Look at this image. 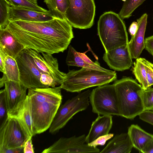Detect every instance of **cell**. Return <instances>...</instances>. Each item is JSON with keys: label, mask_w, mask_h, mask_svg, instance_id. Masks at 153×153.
Masks as SVG:
<instances>
[{"label": "cell", "mask_w": 153, "mask_h": 153, "mask_svg": "<svg viewBox=\"0 0 153 153\" xmlns=\"http://www.w3.org/2000/svg\"><path fill=\"white\" fill-rule=\"evenodd\" d=\"M19 72L20 82L27 89L45 88L40 81L43 73L34 61L26 48L16 58Z\"/></svg>", "instance_id": "10"}, {"label": "cell", "mask_w": 153, "mask_h": 153, "mask_svg": "<svg viewBox=\"0 0 153 153\" xmlns=\"http://www.w3.org/2000/svg\"><path fill=\"white\" fill-rule=\"evenodd\" d=\"M7 56L1 50H0V71L3 73L4 72L5 60Z\"/></svg>", "instance_id": "36"}, {"label": "cell", "mask_w": 153, "mask_h": 153, "mask_svg": "<svg viewBox=\"0 0 153 153\" xmlns=\"http://www.w3.org/2000/svg\"><path fill=\"white\" fill-rule=\"evenodd\" d=\"M138 28V23L137 22H133L130 25L128 28V32L130 34L133 36L136 33Z\"/></svg>", "instance_id": "37"}, {"label": "cell", "mask_w": 153, "mask_h": 153, "mask_svg": "<svg viewBox=\"0 0 153 153\" xmlns=\"http://www.w3.org/2000/svg\"><path fill=\"white\" fill-rule=\"evenodd\" d=\"M152 51H153V50Z\"/></svg>", "instance_id": "42"}, {"label": "cell", "mask_w": 153, "mask_h": 153, "mask_svg": "<svg viewBox=\"0 0 153 153\" xmlns=\"http://www.w3.org/2000/svg\"><path fill=\"white\" fill-rule=\"evenodd\" d=\"M112 118L111 115L101 116L98 115L92 123L89 132L86 136V143L88 144L99 137L109 134L112 126Z\"/></svg>", "instance_id": "19"}, {"label": "cell", "mask_w": 153, "mask_h": 153, "mask_svg": "<svg viewBox=\"0 0 153 153\" xmlns=\"http://www.w3.org/2000/svg\"><path fill=\"white\" fill-rule=\"evenodd\" d=\"M31 139L32 137L30 138L25 143L23 147V153L34 152Z\"/></svg>", "instance_id": "34"}, {"label": "cell", "mask_w": 153, "mask_h": 153, "mask_svg": "<svg viewBox=\"0 0 153 153\" xmlns=\"http://www.w3.org/2000/svg\"><path fill=\"white\" fill-rule=\"evenodd\" d=\"M25 48L42 72L51 76L57 85H61L66 77V74L59 70L57 59L51 54L42 53V55L35 50Z\"/></svg>", "instance_id": "13"}, {"label": "cell", "mask_w": 153, "mask_h": 153, "mask_svg": "<svg viewBox=\"0 0 153 153\" xmlns=\"http://www.w3.org/2000/svg\"><path fill=\"white\" fill-rule=\"evenodd\" d=\"M25 48L7 29H0V50L14 59Z\"/></svg>", "instance_id": "17"}, {"label": "cell", "mask_w": 153, "mask_h": 153, "mask_svg": "<svg viewBox=\"0 0 153 153\" xmlns=\"http://www.w3.org/2000/svg\"><path fill=\"white\" fill-rule=\"evenodd\" d=\"M23 147H22L15 149H4L0 150V153H23Z\"/></svg>", "instance_id": "38"}, {"label": "cell", "mask_w": 153, "mask_h": 153, "mask_svg": "<svg viewBox=\"0 0 153 153\" xmlns=\"http://www.w3.org/2000/svg\"><path fill=\"white\" fill-rule=\"evenodd\" d=\"M66 62L67 64L69 66H76L106 71H111L101 67L97 61L93 62L85 53L78 52L71 45H70L68 47Z\"/></svg>", "instance_id": "18"}, {"label": "cell", "mask_w": 153, "mask_h": 153, "mask_svg": "<svg viewBox=\"0 0 153 153\" xmlns=\"http://www.w3.org/2000/svg\"><path fill=\"white\" fill-rule=\"evenodd\" d=\"M103 59L110 68L117 71L128 69L133 64L128 44L105 51Z\"/></svg>", "instance_id": "14"}, {"label": "cell", "mask_w": 153, "mask_h": 153, "mask_svg": "<svg viewBox=\"0 0 153 153\" xmlns=\"http://www.w3.org/2000/svg\"><path fill=\"white\" fill-rule=\"evenodd\" d=\"M142 100L144 111H153V88L143 90Z\"/></svg>", "instance_id": "30"}, {"label": "cell", "mask_w": 153, "mask_h": 153, "mask_svg": "<svg viewBox=\"0 0 153 153\" xmlns=\"http://www.w3.org/2000/svg\"><path fill=\"white\" fill-rule=\"evenodd\" d=\"M128 133L133 147L140 152L148 141L153 137V135L146 132L137 125H131L128 128Z\"/></svg>", "instance_id": "21"}, {"label": "cell", "mask_w": 153, "mask_h": 153, "mask_svg": "<svg viewBox=\"0 0 153 153\" xmlns=\"http://www.w3.org/2000/svg\"><path fill=\"white\" fill-rule=\"evenodd\" d=\"M148 15L143 14L137 19L138 28L135 35L131 36L128 47L132 59L139 58L145 49L144 36L147 22Z\"/></svg>", "instance_id": "15"}, {"label": "cell", "mask_w": 153, "mask_h": 153, "mask_svg": "<svg viewBox=\"0 0 153 153\" xmlns=\"http://www.w3.org/2000/svg\"><path fill=\"white\" fill-rule=\"evenodd\" d=\"M140 152L153 153V137L146 143Z\"/></svg>", "instance_id": "35"}, {"label": "cell", "mask_w": 153, "mask_h": 153, "mask_svg": "<svg viewBox=\"0 0 153 153\" xmlns=\"http://www.w3.org/2000/svg\"><path fill=\"white\" fill-rule=\"evenodd\" d=\"M0 79V87L4 85L5 83L11 80L20 82L19 72L16 59L7 55L5 60L4 72Z\"/></svg>", "instance_id": "22"}, {"label": "cell", "mask_w": 153, "mask_h": 153, "mask_svg": "<svg viewBox=\"0 0 153 153\" xmlns=\"http://www.w3.org/2000/svg\"><path fill=\"white\" fill-rule=\"evenodd\" d=\"M146 0H126L123 3L119 15L123 19H128L134 11Z\"/></svg>", "instance_id": "26"}, {"label": "cell", "mask_w": 153, "mask_h": 153, "mask_svg": "<svg viewBox=\"0 0 153 153\" xmlns=\"http://www.w3.org/2000/svg\"></svg>", "instance_id": "43"}, {"label": "cell", "mask_w": 153, "mask_h": 153, "mask_svg": "<svg viewBox=\"0 0 153 153\" xmlns=\"http://www.w3.org/2000/svg\"><path fill=\"white\" fill-rule=\"evenodd\" d=\"M10 6L19 7L36 11L45 13H51L47 10L28 0H4Z\"/></svg>", "instance_id": "27"}, {"label": "cell", "mask_w": 153, "mask_h": 153, "mask_svg": "<svg viewBox=\"0 0 153 153\" xmlns=\"http://www.w3.org/2000/svg\"><path fill=\"white\" fill-rule=\"evenodd\" d=\"M138 116L141 120L153 125V111H145Z\"/></svg>", "instance_id": "33"}, {"label": "cell", "mask_w": 153, "mask_h": 153, "mask_svg": "<svg viewBox=\"0 0 153 153\" xmlns=\"http://www.w3.org/2000/svg\"><path fill=\"white\" fill-rule=\"evenodd\" d=\"M44 2L54 18L66 19L65 14L69 0H44Z\"/></svg>", "instance_id": "23"}, {"label": "cell", "mask_w": 153, "mask_h": 153, "mask_svg": "<svg viewBox=\"0 0 153 153\" xmlns=\"http://www.w3.org/2000/svg\"><path fill=\"white\" fill-rule=\"evenodd\" d=\"M6 28L25 48L40 53L63 52L74 37L68 22L55 18L43 22L9 21Z\"/></svg>", "instance_id": "1"}, {"label": "cell", "mask_w": 153, "mask_h": 153, "mask_svg": "<svg viewBox=\"0 0 153 153\" xmlns=\"http://www.w3.org/2000/svg\"><path fill=\"white\" fill-rule=\"evenodd\" d=\"M146 59L143 58L137 59L131 69L136 79L144 90L149 88L147 81Z\"/></svg>", "instance_id": "24"}, {"label": "cell", "mask_w": 153, "mask_h": 153, "mask_svg": "<svg viewBox=\"0 0 153 153\" xmlns=\"http://www.w3.org/2000/svg\"><path fill=\"white\" fill-rule=\"evenodd\" d=\"M27 130L30 137L35 135L31 115L29 100L27 95L23 108L19 115L17 117Z\"/></svg>", "instance_id": "25"}, {"label": "cell", "mask_w": 153, "mask_h": 153, "mask_svg": "<svg viewBox=\"0 0 153 153\" xmlns=\"http://www.w3.org/2000/svg\"><path fill=\"white\" fill-rule=\"evenodd\" d=\"M147 78L149 88L153 85V64L146 59L145 61Z\"/></svg>", "instance_id": "32"}, {"label": "cell", "mask_w": 153, "mask_h": 153, "mask_svg": "<svg viewBox=\"0 0 153 153\" xmlns=\"http://www.w3.org/2000/svg\"><path fill=\"white\" fill-rule=\"evenodd\" d=\"M4 85L9 117H17L23 108L27 88L20 82L11 80L6 82Z\"/></svg>", "instance_id": "12"}, {"label": "cell", "mask_w": 153, "mask_h": 153, "mask_svg": "<svg viewBox=\"0 0 153 153\" xmlns=\"http://www.w3.org/2000/svg\"><path fill=\"white\" fill-rule=\"evenodd\" d=\"M60 86L28 89V97L34 134L49 129L62 102Z\"/></svg>", "instance_id": "2"}, {"label": "cell", "mask_w": 153, "mask_h": 153, "mask_svg": "<svg viewBox=\"0 0 153 153\" xmlns=\"http://www.w3.org/2000/svg\"><path fill=\"white\" fill-rule=\"evenodd\" d=\"M89 100L93 113L98 115L120 116L114 84L103 85L93 89Z\"/></svg>", "instance_id": "7"}, {"label": "cell", "mask_w": 153, "mask_h": 153, "mask_svg": "<svg viewBox=\"0 0 153 153\" xmlns=\"http://www.w3.org/2000/svg\"><path fill=\"white\" fill-rule=\"evenodd\" d=\"M91 91L88 89L79 93L60 105L49 128L50 133L54 134L64 127L77 113L86 110L89 105Z\"/></svg>", "instance_id": "6"}, {"label": "cell", "mask_w": 153, "mask_h": 153, "mask_svg": "<svg viewBox=\"0 0 153 153\" xmlns=\"http://www.w3.org/2000/svg\"><path fill=\"white\" fill-rule=\"evenodd\" d=\"M150 54L152 55L153 57V51H150L149 52Z\"/></svg>", "instance_id": "40"}, {"label": "cell", "mask_w": 153, "mask_h": 153, "mask_svg": "<svg viewBox=\"0 0 153 153\" xmlns=\"http://www.w3.org/2000/svg\"><path fill=\"white\" fill-rule=\"evenodd\" d=\"M114 84L120 116L133 120L144 111L142 100L144 89L135 80L123 76Z\"/></svg>", "instance_id": "3"}, {"label": "cell", "mask_w": 153, "mask_h": 153, "mask_svg": "<svg viewBox=\"0 0 153 153\" xmlns=\"http://www.w3.org/2000/svg\"><path fill=\"white\" fill-rule=\"evenodd\" d=\"M9 6L4 0H0V29L6 28L9 23Z\"/></svg>", "instance_id": "28"}, {"label": "cell", "mask_w": 153, "mask_h": 153, "mask_svg": "<svg viewBox=\"0 0 153 153\" xmlns=\"http://www.w3.org/2000/svg\"><path fill=\"white\" fill-rule=\"evenodd\" d=\"M32 3L36 4H37V0H28Z\"/></svg>", "instance_id": "39"}, {"label": "cell", "mask_w": 153, "mask_h": 153, "mask_svg": "<svg viewBox=\"0 0 153 153\" xmlns=\"http://www.w3.org/2000/svg\"><path fill=\"white\" fill-rule=\"evenodd\" d=\"M122 0V1H124V2H125L126 1V0Z\"/></svg>", "instance_id": "41"}, {"label": "cell", "mask_w": 153, "mask_h": 153, "mask_svg": "<svg viewBox=\"0 0 153 153\" xmlns=\"http://www.w3.org/2000/svg\"><path fill=\"white\" fill-rule=\"evenodd\" d=\"M30 137L27 129L18 118L9 117L0 127V150L23 147Z\"/></svg>", "instance_id": "8"}, {"label": "cell", "mask_w": 153, "mask_h": 153, "mask_svg": "<svg viewBox=\"0 0 153 153\" xmlns=\"http://www.w3.org/2000/svg\"><path fill=\"white\" fill-rule=\"evenodd\" d=\"M86 136L84 134L78 137H61L42 153H100L99 149L91 146L86 143Z\"/></svg>", "instance_id": "11"}, {"label": "cell", "mask_w": 153, "mask_h": 153, "mask_svg": "<svg viewBox=\"0 0 153 153\" xmlns=\"http://www.w3.org/2000/svg\"><path fill=\"white\" fill-rule=\"evenodd\" d=\"M8 117L5 91L4 89L0 91V127L3 126Z\"/></svg>", "instance_id": "29"}, {"label": "cell", "mask_w": 153, "mask_h": 153, "mask_svg": "<svg viewBox=\"0 0 153 153\" xmlns=\"http://www.w3.org/2000/svg\"><path fill=\"white\" fill-rule=\"evenodd\" d=\"M133 147L128 133L116 135L100 153H130Z\"/></svg>", "instance_id": "20"}, {"label": "cell", "mask_w": 153, "mask_h": 153, "mask_svg": "<svg viewBox=\"0 0 153 153\" xmlns=\"http://www.w3.org/2000/svg\"><path fill=\"white\" fill-rule=\"evenodd\" d=\"M98 34L105 51L128 44V34L125 22L118 14L106 12L97 22Z\"/></svg>", "instance_id": "5"}, {"label": "cell", "mask_w": 153, "mask_h": 153, "mask_svg": "<svg viewBox=\"0 0 153 153\" xmlns=\"http://www.w3.org/2000/svg\"><path fill=\"white\" fill-rule=\"evenodd\" d=\"M66 20L74 28L86 29L93 25L96 7L94 0H69Z\"/></svg>", "instance_id": "9"}, {"label": "cell", "mask_w": 153, "mask_h": 153, "mask_svg": "<svg viewBox=\"0 0 153 153\" xmlns=\"http://www.w3.org/2000/svg\"><path fill=\"white\" fill-rule=\"evenodd\" d=\"M117 78L115 71L82 68L79 70H69L60 86L67 91L79 92L89 88L108 84Z\"/></svg>", "instance_id": "4"}, {"label": "cell", "mask_w": 153, "mask_h": 153, "mask_svg": "<svg viewBox=\"0 0 153 153\" xmlns=\"http://www.w3.org/2000/svg\"><path fill=\"white\" fill-rule=\"evenodd\" d=\"M9 21L21 20L27 21L43 22L50 20L54 17L51 13L36 11L19 7L9 6Z\"/></svg>", "instance_id": "16"}, {"label": "cell", "mask_w": 153, "mask_h": 153, "mask_svg": "<svg viewBox=\"0 0 153 153\" xmlns=\"http://www.w3.org/2000/svg\"><path fill=\"white\" fill-rule=\"evenodd\" d=\"M114 136V134L110 133L100 136L93 141L88 143V145L94 147H96L98 145L103 146L105 144L106 141L111 139Z\"/></svg>", "instance_id": "31"}]
</instances>
